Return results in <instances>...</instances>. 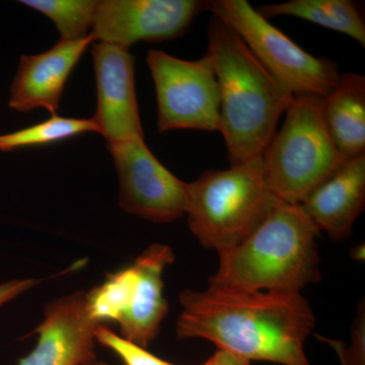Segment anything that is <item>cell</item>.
<instances>
[{
  "instance_id": "1",
  "label": "cell",
  "mask_w": 365,
  "mask_h": 365,
  "mask_svg": "<svg viewBox=\"0 0 365 365\" xmlns=\"http://www.w3.org/2000/svg\"><path fill=\"white\" fill-rule=\"evenodd\" d=\"M177 321L179 339L202 338L248 360L311 365L304 342L314 317L300 292H250L210 287L184 290Z\"/></svg>"
},
{
  "instance_id": "2",
  "label": "cell",
  "mask_w": 365,
  "mask_h": 365,
  "mask_svg": "<svg viewBox=\"0 0 365 365\" xmlns=\"http://www.w3.org/2000/svg\"><path fill=\"white\" fill-rule=\"evenodd\" d=\"M207 54L220 91V127L230 165L262 157L294 96L271 76L242 38L212 16Z\"/></svg>"
},
{
  "instance_id": "3",
  "label": "cell",
  "mask_w": 365,
  "mask_h": 365,
  "mask_svg": "<svg viewBox=\"0 0 365 365\" xmlns=\"http://www.w3.org/2000/svg\"><path fill=\"white\" fill-rule=\"evenodd\" d=\"M319 228L300 205L278 203L260 227L235 248L220 252L210 287L250 292H300L321 278Z\"/></svg>"
},
{
  "instance_id": "4",
  "label": "cell",
  "mask_w": 365,
  "mask_h": 365,
  "mask_svg": "<svg viewBox=\"0 0 365 365\" xmlns=\"http://www.w3.org/2000/svg\"><path fill=\"white\" fill-rule=\"evenodd\" d=\"M280 202L258 157L189 182L186 215L198 242L220 253L242 244Z\"/></svg>"
},
{
  "instance_id": "5",
  "label": "cell",
  "mask_w": 365,
  "mask_h": 365,
  "mask_svg": "<svg viewBox=\"0 0 365 365\" xmlns=\"http://www.w3.org/2000/svg\"><path fill=\"white\" fill-rule=\"evenodd\" d=\"M322 101L294 97L262 155L269 184L282 202L300 205L347 160L327 130Z\"/></svg>"
},
{
  "instance_id": "6",
  "label": "cell",
  "mask_w": 365,
  "mask_h": 365,
  "mask_svg": "<svg viewBox=\"0 0 365 365\" xmlns=\"http://www.w3.org/2000/svg\"><path fill=\"white\" fill-rule=\"evenodd\" d=\"M174 259L170 247L155 244L132 265L108 274L102 284L86 294L91 318L100 325L115 322L122 337L148 347L168 313L163 274Z\"/></svg>"
},
{
  "instance_id": "7",
  "label": "cell",
  "mask_w": 365,
  "mask_h": 365,
  "mask_svg": "<svg viewBox=\"0 0 365 365\" xmlns=\"http://www.w3.org/2000/svg\"><path fill=\"white\" fill-rule=\"evenodd\" d=\"M208 11L230 26L294 97L325 98L339 85L342 73L336 62L304 51L246 0L209 1Z\"/></svg>"
},
{
  "instance_id": "8",
  "label": "cell",
  "mask_w": 365,
  "mask_h": 365,
  "mask_svg": "<svg viewBox=\"0 0 365 365\" xmlns=\"http://www.w3.org/2000/svg\"><path fill=\"white\" fill-rule=\"evenodd\" d=\"M148 64L157 91L158 131L218 130L220 85L207 53L187 61L150 50Z\"/></svg>"
},
{
  "instance_id": "9",
  "label": "cell",
  "mask_w": 365,
  "mask_h": 365,
  "mask_svg": "<svg viewBox=\"0 0 365 365\" xmlns=\"http://www.w3.org/2000/svg\"><path fill=\"white\" fill-rule=\"evenodd\" d=\"M120 181V206L153 222L168 223L186 215L189 182L160 163L144 139L108 145Z\"/></svg>"
},
{
  "instance_id": "10",
  "label": "cell",
  "mask_w": 365,
  "mask_h": 365,
  "mask_svg": "<svg viewBox=\"0 0 365 365\" xmlns=\"http://www.w3.org/2000/svg\"><path fill=\"white\" fill-rule=\"evenodd\" d=\"M208 7L209 1L198 0H100L90 36L93 42L126 49L139 41L172 40L184 35Z\"/></svg>"
},
{
  "instance_id": "11",
  "label": "cell",
  "mask_w": 365,
  "mask_h": 365,
  "mask_svg": "<svg viewBox=\"0 0 365 365\" xmlns=\"http://www.w3.org/2000/svg\"><path fill=\"white\" fill-rule=\"evenodd\" d=\"M97 81V111L93 117L98 133L110 144L144 139L137 105L134 58L129 49L97 43L93 46Z\"/></svg>"
},
{
  "instance_id": "12",
  "label": "cell",
  "mask_w": 365,
  "mask_h": 365,
  "mask_svg": "<svg viewBox=\"0 0 365 365\" xmlns=\"http://www.w3.org/2000/svg\"><path fill=\"white\" fill-rule=\"evenodd\" d=\"M86 294L78 292L54 300L46 307L38 327L37 345L18 365H86L96 360V330Z\"/></svg>"
},
{
  "instance_id": "13",
  "label": "cell",
  "mask_w": 365,
  "mask_h": 365,
  "mask_svg": "<svg viewBox=\"0 0 365 365\" xmlns=\"http://www.w3.org/2000/svg\"><path fill=\"white\" fill-rule=\"evenodd\" d=\"M93 43L88 35L83 40H60L41 54L23 55L9 88V108L23 113L45 109L57 115L69 76Z\"/></svg>"
},
{
  "instance_id": "14",
  "label": "cell",
  "mask_w": 365,
  "mask_h": 365,
  "mask_svg": "<svg viewBox=\"0 0 365 365\" xmlns=\"http://www.w3.org/2000/svg\"><path fill=\"white\" fill-rule=\"evenodd\" d=\"M365 205V153L346 160L300 206L334 240L344 239Z\"/></svg>"
},
{
  "instance_id": "15",
  "label": "cell",
  "mask_w": 365,
  "mask_h": 365,
  "mask_svg": "<svg viewBox=\"0 0 365 365\" xmlns=\"http://www.w3.org/2000/svg\"><path fill=\"white\" fill-rule=\"evenodd\" d=\"M327 130L347 160L365 153V78L344 73L340 83L322 101Z\"/></svg>"
},
{
  "instance_id": "16",
  "label": "cell",
  "mask_w": 365,
  "mask_h": 365,
  "mask_svg": "<svg viewBox=\"0 0 365 365\" xmlns=\"http://www.w3.org/2000/svg\"><path fill=\"white\" fill-rule=\"evenodd\" d=\"M264 18L292 16L349 36L365 47V24L359 6L350 0H292L259 7Z\"/></svg>"
},
{
  "instance_id": "17",
  "label": "cell",
  "mask_w": 365,
  "mask_h": 365,
  "mask_svg": "<svg viewBox=\"0 0 365 365\" xmlns=\"http://www.w3.org/2000/svg\"><path fill=\"white\" fill-rule=\"evenodd\" d=\"M97 132V124L91 119L60 117L55 115L39 124L11 133L0 134V151L9 153L18 148L47 145L71 137Z\"/></svg>"
},
{
  "instance_id": "18",
  "label": "cell",
  "mask_w": 365,
  "mask_h": 365,
  "mask_svg": "<svg viewBox=\"0 0 365 365\" xmlns=\"http://www.w3.org/2000/svg\"><path fill=\"white\" fill-rule=\"evenodd\" d=\"M20 2L54 21L61 40H83L90 35L97 4L95 0H21Z\"/></svg>"
},
{
  "instance_id": "19",
  "label": "cell",
  "mask_w": 365,
  "mask_h": 365,
  "mask_svg": "<svg viewBox=\"0 0 365 365\" xmlns=\"http://www.w3.org/2000/svg\"><path fill=\"white\" fill-rule=\"evenodd\" d=\"M95 336L96 341L116 353L125 365H174L158 359L136 343L117 335L107 327L98 326Z\"/></svg>"
},
{
  "instance_id": "20",
  "label": "cell",
  "mask_w": 365,
  "mask_h": 365,
  "mask_svg": "<svg viewBox=\"0 0 365 365\" xmlns=\"http://www.w3.org/2000/svg\"><path fill=\"white\" fill-rule=\"evenodd\" d=\"M365 313L364 304L359 307V314L355 319L352 331L351 344L345 347L340 341L325 339L319 337L330 344L337 352L341 365H365Z\"/></svg>"
},
{
  "instance_id": "21",
  "label": "cell",
  "mask_w": 365,
  "mask_h": 365,
  "mask_svg": "<svg viewBox=\"0 0 365 365\" xmlns=\"http://www.w3.org/2000/svg\"><path fill=\"white\" fill-rule=\"evenodd\" d=\"M37 282V280L34 279H16L1 283L0 284V307L25 294L35 287Z\"/></svg>"
},
{
  "instance_id": "22",
  "label": "cell",
  "mask_w": 365,
  "mask_h": 365,
  "mask_svg": "<svg viewBox=\"0 0 365 365\" xmlns=\"http://www.w3.org/2000/svg\"><path fill=\"white\" fill-rule=\"evenodd\" d=\"M202 365H251L250 360L241 356L218 349L217 351Z\"/></svg>"
},
{
  "instance_id": "23",
  "label": "cell",
  "mask_w": 365,
  "mask_h": 365,
  "mask_svg": "<svg viewBox=\"0 0 365 365\" xmlns=\"http://www.w3.org/2000/svg\"><path fill=\"white\" fill-rule=\"evenodd\" d=\"M86 365H110L108 364H106L104 361H98L97 359L93 360V361H91V364H86Z\"/></svg>"
}]
</instances>
